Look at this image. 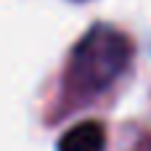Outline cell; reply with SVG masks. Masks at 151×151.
<instances>
[{
    "instance_id": "1",
    "label": "cell",
    "mask_w": 151,
    "mask_h": 151,
    "mask_svg": "<svg viewBox=\"0 0 151 151\" xmlns=\"http://www.w3.org/2000/svg\"><path fill=\"white\" fill-rule=\"evenodd\" d=\"M133 58L127 35L109 24H96L72 50L66 66V93L74 98H96L109 90Z\"/></svg>"
},
{
    "instance_id": "2",
    "label": "cell",
    "mask_w": 151,
    "mask_h": 151,
    "mask_svg": "<svg viewBox=\"0 0 151 151\" xmlns=\"http://www.w3.org/2000/svg\"><path fill=\"white\" fill-rule=\"evenodd\" d=\"M106 149V133L101 122H80L69 127L58 138V151H104Z\"/></svg>"
}]
</instances>
